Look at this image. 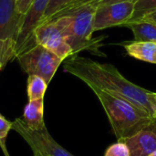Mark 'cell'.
<instances>
[{
	"instance_id": "cell-21",
	"label": "cell",
	"mask_w": 156,
	"mask_h": 156,
	"mask_svg": "<svg viewBox=\"0 0 156 156\" xmlns=\"http://www.w3.org/2000/svg\"><path fill=\"white\" fill-rule=\"evenodd\" d=\"M33 1L34 0H18L17 1V9H18V11L21 14L26 15Z\"/></svg>"
},
{
	"instance_id": "cell-2",
	"label": "cell",
	"mask_w": 156,
	"mask_h": 156,
	"mask_svg": "<svg viewBox=\"0 0 156 156\" xmlns=\"http://www.w3.org/2000/svg\"><path fill=\"white\" fill-rule=\"evenodd\" d=\"M92 91L101 101L117 140L133 136L152 123L154 118L129 101L102 90Z\"/></svg>"
},
{
	"instance_id": "cell-1",
	"label": "cell",
	"mask_w": 156,
	"mask_h": 156,
	"mask_svg": "<svg viewBox=\"0 0 156 156\" xmlns=\"http://www.w3.org/2000/svg\"><path fill=\"white\" fill-rule=\"evenodd\" d=\"M64 70L82 80L91 90H99L123 98L154 116L152 91L125 79L113 65L74 55L66 59Z\"/></svg>"
},
{
	"instance_id": "cell-30",
	"label": "cell",
	"mask_w": 156,
	"mask_h": 156,
	"mask_svg": "<svg viewBox=\"0 0 156 156\" xmlns=\"http://www.w3.org/2000/svg\"><path fill=\"white\" fill-rule=\"evenodd\" d=\"M17 1H18V0H17Z\"/></svg>"
},
{
	"instance_id": "cell-14",
	"label": "cell",
	"mask_w": 156,
	"mask_h": 156,
	"mask_svg": "<svg viewBox=\"0 0 156 156\" xmlns=\"http://www.w3.org/2000/svg\"><path fill=\"white\" fill-rule=\"evenodd\" d=\"M48 88V83L39 76L28 75L27 78V97L28 101L43 99Z\"/></svg>"
},
{
	"instance_id": "cell-15",
	"label": "cell",
	"mask_w": 156,
	"mask_h": 156,
	"mask_svg": "<svg viewBox=\"0 0 156 156\" xmlns=\"http://www.w3.org/2000/svg\"><path fill=\"white\" fill-rule=\"evenodd\" d=\"M156 11V0H135L132 17L128 22L137 21Z\"/></svg>"
},
{
	"instance_id": "cell-24",
	"label": "cell",
	"mask_w": 156,
	"mask_h": 156,
	"mask_svg": "<svg viewBox=\"0 0 156 156\" xmlns=\"http://www.w3.org/2000/svg\"><path fill=\"white\" fill-rule=\"evenodd\" d=\"M0 147H1V149H2V151H3V153H4V154H5V155L10 156L9 155V154H8V152H7L6 146H5V142H2V143H0Z\"/></svg>"
},
{
	"instance_id": "cell-19",
	"label": "cell",
	"mask_w": 156,
	"mask_h": 156,
	"mask_svg": "<svg viewBox=\"0 0 156 156\" xmlns=\"http://www.w3.org/2000/svg\"><path fill=\"white\" fill-rule=\"evenodd\" d=\"M104 156H130V151L125 143L118 141L107 148Z\"/></svg>"
},
{
	"instance_id": "cell-13",
	"label": "cell",
	"mask_w": 156,
	"mask_h": 156,
	"mask_svg": "<svg viewBox=\"0 0 156 156\" xmlns=\"http://www.w3.org/2000/svg\"><path fill=\"white\" fill-rule=\"evenodd\" d=\"M122 27H127L133 34L135 41L156 42V24L145 19L127 22Z\"/></svg>"
},
{
	"instance_id": "cell-17",
	"label": "cell",
	"mask_w": 156,
	"mask_h": 156,
	"mask_svg": "<svg viewBox=\"0 0 156 156\" xmlns=\"http://www.w3.org/2000/svg\"><path fill=\"white\" fill-rule=\"evenodd\" d=\"M15 58H16V41L12 39H0V62L2 68Z\"/></svg>"
},
{
	"instance_id": "cell-11",
	"label": "cell",
	"mask_w": 156,
	"mask_h": 156,
	"mask_svg": "<svg viewBox=\"0 0 156 156\" xmlns=\"http://www.w3.org/2000/svg\"><path fill=\"white\" fill-rule=\"evenodd\" d=\"M126 53L135 59L156 64V42L129 41L122 44Z\"/></svg>"
},
{
	"instance_id": "cell-3",
	"label": "cell",
	"mask_w": 156,
	"mask_h": 156,
	"mask_svg": "<svg viewBox=\"0 0 156 156\" xmlns=\"http://www.w3.org/2000/svg\"><path fill=\"white\" fill-rule=\"evenodd\" d=\"M96 7L90 5H85L66 16L51 20L70 47L73 56L86 49H96L95 45L98 39L93 40L91 37L94 33L93 20Z\"/></svg>"
},
{
	"instance_id": "cell-28",
	"label": "cell",
	"mask_w": 156,
	"mask_h": 156,
	"mask_svg": "<svg viewBox=\"0 0 156 156\" xmlns=\"http://www.w3.org/2000/svg\"><path fill=\"white\" fill-rule=\"evenodd\" d=\"M149 156H156V151L155 152H154V153H152V154H151Z\"/></svg>"
},
{
	"instance_id": "cell-25",
	"label": "cell",
	"mask_w": 156,
	"mask_h": 156,
	"mask_svg": "<svg viewBox=\"0 0 156 156\" xmlns=\"http://www.w3.org/2000/svg\"><path fill=\"white\" fill-rule=\"evenodd\" d=\"M152 99H153V101H154V107H155V110H154V113L153 118L156 120V92H152Z\"/></svg>"
},
{
	"instance_id": "cell-7",
	"label": "cell",
	"mask_w": 156,
	"mask_h": 156,
	"mask_svg": "<svg viewBox=\"0 0 156 156\" xmlns=\"http://www.w3.org/2000/svg\"><path fill=\"white\" fill-rule=\"evenodd\" d=\"M49 0H34L25 15L24 21L16 42V58L23 52L33 48L37 43L34 30L39 25Z\"/></svg>"
},
{
	"instance_id": "cell-5",
	"label": "cell",
	"mask_w": 156,
	"mask_h": 156,
	"mask_svg": "<svg viewBox=\"0 0 156 156\" xmlns=\"http://www.w3.org/2000/svg\"><path fill=\"white\" fill-rule=\"evenodd\" d=\"M12 129L24 138L33 153H38L43 156H74L52 138L45 124L40 129L32 131L23 120L18 118L12 122Z\"/></svg>"
},
{
	"instance_id": "cell-29",
	"label": "cell",
	"mask_w": 156,
	"mask_h": 156,
	"mask_svg": "<svg viewBox=\"0 0 156 156\" xmlns=\"http://www.w3.org/2000/svg\"><path fill=\"white\" fill-rule=\"evenodd\" d=\"M2 69H3V68H2V64H1V62H0V70H1Z\"/></svg>"
},
{
	"instance_id": "cell-8",
	"label": "cell",
	"mask_w": 156,
	"mask_h": 156,
	"mask_svg": "<svg viewBox=\"0 0 156 156\" xmlns=\"http://www.w3.org/2000/svg\"><path fill=\"white\" fill-rule=\"evenodd\" d=\"M34 37L37 44L53 52L63 60L73 56L70 47L66 43L53 21L39 24L34 30Z\"/></svg>"
},
{
	"instance_id": "cell-12",
	"label": "cell",
	"mask_w": 156,
	"mask_h": 156,
	"mask_svg": "<svg viewBox=\"0 0 156 156\" xmlns=\"http://www.w3.org/2000/svg\"><path fill=\"white\" fill-rule=\"evenodd\" d=\"M23 121L32 131L40 129L44 124V98L28 101L25 106Z\"/></svg>"
},
{
	"instance_id": "cell-4",
	"label": "cell",
	"mask_w": 156,
	"mask_h": 156,
	"mask_svg": "<svg viewBox=\"0 0 156 156\" xmlns=\"http://www.w3.org/2000/svg\"><path fill=\"white\" fill-rule=\"evenodd\" d=\"M16 58L21 69L27 74L41 77L48 85L53 79L61 62L64 61L38 44L23 52Z\"/></svg>"
},
{
	"instance_id": "cell-23",
	"label": "cell",
	"mask_w": 156,
	"mask_h": 156,
	"mask_svg": "<svg viewBox=\"0 0 156 156\" xmlns=\"http://www.w3.org/2000/svg\"><path fill=\"white\" fill-rule=\"evenodd\" d=\"M143 19L152 21V22H154V23H155L156 24V11L155 12H154V13H152V14H150V15H148V16H145L144 18H143Z\"/></svg>"
},
{
	"instance_id": "cell-16",
	"label": "cell",
	"mask_w": 156,
	"mask_h": 156,
	"mask_svg": "<svg viewBox=\"0 0 156 156\" xmlns=\"http://www.w3.org/2000/svg\"><path fill=\"white\" fill-rule=\"evenodd\" d=\"M100 0H70L69 3H67L65 5H63L58 12H56L52 17L48 20V21H51L57 17H59V16H66L82 6H85V5H95L97 6V4ZM48 22V21H47Z\"/></svg>"
},
{
	"instance_id": "cell-20",
	"label": "cell",
	"mask_w": 156,
	"mask_h": 156,
	"mask_svg": "<svg viewBox=\"0 0 156 156\" xmlns=\"http://www.w3.org/2000/svg\"><path fill=\"white\" fill-rule=\"evenodd\" d=\"M12 129V122H8L0 114V143L5 142V138Z\"/></svg>"
},
{
	"instance_id": "cell-9",
	"label": "cell",
	"mask_w": 156,
	"mask_h": 156,
	"mask_svg": "<svg viewBox=\"0 0 156 156\" xmlns=\"http://www.w3.org/2000/svg\"><path fill=\"white\" fill-rule=\"evenodd\" d=\"M24 17L17 9V0H0V39L16 42Z\"/></svg>"
},
{
	"instance_id": "cell-6",
	"label": "cell",
	"mask_w": 156,
	"mask_h": 156,
	"mask_svg": "<svg viewBox=\"0 0 156 156\" xmlns=\"http://www.w3.org/2000/svg\"><path fill=\"white\" fill-rule=\"evenodd\" d=\"M134 1L98 5L94 14L93 31H99L127 23L133 16Z\"/></svg>"
},
{
	"instance_id": "cell-26",
	"label": "cell",
	"mask_w": 156,
	"mask_h": 156,
	"mask_svg": "<svg viewBox=\"0 0 156 156\" xmlns=\"http://www.w3.org/2000/svg\"><path fill=\"white\" fill-rule=\"evenodd\" d=\"M34 154V156H43V155H41L40 154H38V153H33Z\"/></svg>"
},
{
	"instance_id": "cell-18",
	"label": "cell",
	"mask_w": 156,
	"mask_h": 156,
	"mask_svg": "<svg viewBox=\"0 0 156 156\" xmlns=\"http://www.w3.org/2000/svg\"><path fill=\"white\" fill-rule=\"evenodd\" d=\"M70 0H49L48 3L47 8L44 12L43 17H42L39 24H42V23L48 21L56 12H58L63 5H65Z\"/></svg>"
},
{
	"instance_id": "cell-27",
	"label": "cell",
	"mask_w": 156,
	"mask_h": 156,
	"mask_svg": "<svg viewBox=\"0 0 156 156\" xmlns=\"http://www.w3.org/2000/svg\"><path fill=\"white\" fill-rule=\"evenodd\" d=\"M153 124L154 125V127L156 128V120L155 119H154V121H153Z\"/></svg>"
},
{
	"instance_id": "cell-10",
	"label": "cell",
	"mask_w": 156,
	"mask_h": 156,
	"mask_svg": "<svg viewBox=\"0 0 156 156\" xmlns=\"http://www.w3.org/2000/svg\"><path fill=\"white\" fill-rule=\"evenodd\" d=\"M118 141L126 144L130 156H149L156 151V128L152 122L150 125L133 136Z\"/></svg>"
},
{
	"instance_id": "cell-22",
	"label": "cell",
	"mask_w": 156,
	"mask_h": 156,
	"mask_svg": "<svg viewBox=\"0 0 156 156\" xmlns=\"http://www.w3.org/2000/svg\"><path fill=\"white\" fill-rule=\"evenodd\" d=\"M126 1H135V0H100L97 4L98 5H110L114 3H120V2H126Z\"/></svg>"
}]
</instances>
